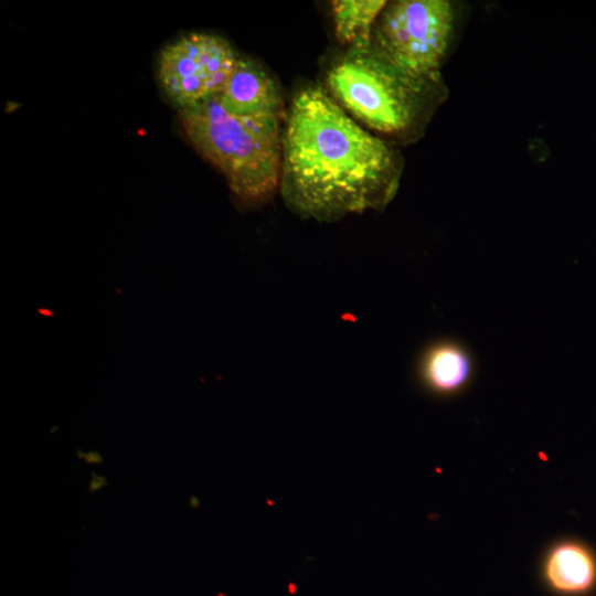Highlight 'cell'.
Here are the masks:
<instances>
[{
	"mask_svg": "<svg viewBox=\"0 0 596 596\" xmlns=\"http://www.w3.org/2000/svg\"><path fill=\"white\" fill-rule=\"evenodd\" d=\"M401 168L395 150L327 91L309 86L292 98L283 129L279 190L297 213L333 221L383 207L396 192Z\"/></svg>",
	"mask_w": 596,
	"mask_h": 596,
	"instance_id": "cell-1",
	"label": "cell"
},
{
	"mask_svg": "<svg viewBox=\"0 0 596 596\" xmlns=\"http://www.w3.org/2000/svg\"><path fill=\"white\" fill-rule=\"evenodd\" d=\"M193 148L225 178L243 203L267 202L280 188L283 129L278 117H240L213 97L178 111Z\"/></svg>",
	"mask_w": 596,
	"mask_h": 596,
	"instance_id": "cell-2",
	"label": "cell"
},
{
	"mask_svg": "<svg viewBox=\"0 0 596 596\" xmlns=\"http://www.w3.org/2000/svg\"><path fill=\"white\" fill-rule=\"evenodd\" d=\"M329 95L358 123L392 139H412L440 102L441 82L411 76L372 46L347 50L327 71Z\"/></svg>",
	"mask_w": 596,
	"mask_h": 596,
	"instance_id": "cell-3",
	"label": "cell"
},
{
	"mask_svg": "<svg viewBox=\"0 0 596 596\" xmlns=\"http://www.w3.org/2000/svg\"><path fill=\"white\" fill-rule=\"evenodd\" d=\"M455 11L446 0H400L377 18L371 46L404 73L441 82L454 34Z\"/></svg>",
	"mask_w": 596,
	"mask_h": 596,
	"instance_id": "cell-4",
	"label": "cell"
},
{
	"mask_svg": "<svg viewBox=\"0 0 596 596\" xmlns=\"http://www.w3.org/2000/svg\"><path fill=\"white\" fill-rule=\"evenodd\" d=\"M238 57L224 38L207 32H189L160 51L158 82L178 111L187 109L217 96Z\"/></svg>",
	"mask_w": 596,
	"mask_h": 596,
	"instance_id": "cell-5",
	"label": "cell"
},
{
	"mask_svg": "<svg viewBox=\"0 0 596 596\" xmlns=\"http://www.w3.org/2000/svg\"><path fill=\"white\" fill-rule=\"evenodd\" d=\"M216 97L221 106L234 116L286 117L277 84L251 58L238 57L227 83Z\"/></svg>",
	"mask_w": 596,
	"mask_h": 596,
	"instance_id": "cell-6",
	"label": "cell"
},
{
	"mask_svg": "<svg viewBox=\"0 0 596 596\" xmlns=\"http://www.w3.org/2000/svg\"><path fill=\"white\" fill-rule=\"evenodd\" d=\"M421 377L433 392L449 395L464 389L473 371L469 351L457 341L433 343L421 360Z\"/></svg>",
	"mask_w": 596,
	"mask_h": 596,
	"instance_id": "cell-7",
	"label": "cell"
},
{
	"mask_svg": "<svg viewBox=\"0 0 596 596\" xmlns=\"http://www.w3.org/2000/svg\"><path fill=\"white\" fill-rule=\"evenodd\" d=\"M544 575L549 585L557 592L584 593L596 582V561L585 546L575 542H563L549 552Z\"/></svg>",
	"mask_w": 596,
	"mask_h": 596,
	"instance_id": "cell-8",
	"label": "cell"
},
{
	"mask_svg": "<svg viewBox=\"0 0 596 596\" xmlns=\"http://www.w3.org/2000/svg\"><path fill=\"white\" fill-rule=\"evenodd\" d=\"M384 0H334L331 2L334 34L348 50L368 49Z\"/></svg>",
	"mask_w": 596,
	"mask_h": 596,
	"instance_id": "cell-9",
	"label": "cell"
}]
</instances>
